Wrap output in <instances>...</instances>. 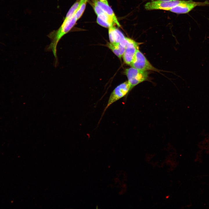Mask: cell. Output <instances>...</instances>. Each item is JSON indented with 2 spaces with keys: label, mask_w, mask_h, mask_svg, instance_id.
I'll return each mask as SVG.
<instances>
[{
  "label": "cell",
  "mask_w": 209,
  "mask_h": 209,
  "mask_svg": "<svg viewBox=\"0 0 209 209\" xmlns=\"http://www.w3.org/2000/svg\"><path fill=\"white\" fill-rule=\"evenodd\" d=\"M75 13L76 11L72 15L65 17L59 28L56 30H53L48 35L51 42L46 47V51L53 52L55 59L56 65L57 62V44L61 39L71 30L78 20Z\"/></svg>",
  "instance_id": "cell-1"
},
{
  "label": "cell",
  "mask_w": 209,
  "mask_h": 209,
  "mask_svg": "<svg viewBox=\"0 0 209 209\" xmlns=\"http://www.w3.org/2000/svg\"><path fill=\"white\" fill-rule=\"evenodd\" d=\"M125 73L128 78L130 91L140 83L147 80L148 78V73L131 67L126 69Z\"/></svg>",
  "instance_id": "cell-2"
},
{
  "label": "cell",
  "mask_w": 209,
  "mask_h": 209,
  "mask_svg": "<svg viewBox=\"0 0 209 209\" xmlns=\"http://www.w3.org/2000/svg\"><path fill=\"white\" fill-rule=\"evenodd\" d=\"M130 91V86L128 81L120 84L116 87L110 95L103 114L109 106L114 102L127 95Z\"/></svg>",
  "instance_id": "cell-3"
},
{
  "label": "cell",
  "mask_w": 209,
  "mask_h": 209,
  "mask_svg": "<svg viewBox=\"0 0 209 209\" xmlns=\"http://www.w3.org/2000/svg\"><path fill=\"white\" fill-rule=\"evenodd\" d=\"M209 6V1L195 2L192 0H183L180 4L170 9L169 11L177 14H185L189 12L194 8L199 6Z\"/></svg>",
  "instance_id": "cell-4"
},
{
  "label": "cell",
  "mask_w": 209,
  "mask_h": 209,
  "mask_svg": "<svg viewBox=\"0 0 209 209\" xmlns=\"http://www.w3.org/2000/svg\"><path fill=\"white\" fill-rule=\"evenodd\" d=\"M130 66L131 67L143 71H158V69L150 64L139 49L137 50L134 59Z\"/></svg>",
  "instance_id": "cell-5"
},
{
  "label": "cell",
  "mask_w": 209,
  "mask_h": 209,
  "mask_svg": "<svg viewBox=\"0 0 209 209\" xmlns=\"http://www.w3.org/2000/svg\"><path fill=\"white\" fill-rule=\"evenodd\" d=\"M139 43L127 37V43L122 57L124 62L130 65L134 58L137 50L139 49Z\"/></svg>",
  "instance_id": "cell-6"
},
{
  "label": "cell",
  "mask_w": 209,
  "mask_h": 209,
  "mask_svg": "<svg viewBox=\"0 0 209 209\" xmlns=\"http://www.w3.org/2000/svg\"><path fill=\"white\" fill-rule=\"evenodd\" d=\"M182 1L176 0L167 2L152 1L146 3L145 8L147 10H162L169 11L171 8L181 3Z\"/></svg>",
  "instance_id": "cell-7"
},
{
  "label": "cell",
  "mask_w": 209,
  "mask_h": 209,
  "mask_svg": "<svg viewBox=\"0 0 209 209\" xmlns=\"http://www.w3.org/2000/svg\"><path fill=\"white\" fill-rule=\"evenodd\" d=\"M93 1L105 12L112 19L115 24L119 27H120V25L114 13L109 5L104 3L98 0H94Z\"/></svg>",
  "instance_id": "cell-8"
},
{
  "label": "cell",
  "mask_w": 209,
  "mask_h": 209,
  "mask_svg": "<svg viewBox=\"0 0 209 209\" xmlns=\"http://www.w3.org/2000/svg\"><path fill=\"white\" fill-rule=\"evenodd\" d=\"M107 47L118 57L121 58L124 52L125 47L123 46L119 43H108Z\"/></svg>",
  "instance_id": "cell-9"
},
{
  "label": "cell",
  "mask_w": 209,
  "mask_h": 209,
  "mask_svg": "<svg viewBox=\"0 0 209 209\" xmlns=\"http://www.w3.org/2000/svg\"><path fill=\"white\" fill-rule=\"evenodd\" d=\"M88 0H79V5L75 13L76 16L78 20L83 15L86 8L87 3Z\"/></svg>",
  "instance_id": "cell-10"
},
{
  "label": "cell",
  "mask_w": 209,
  "mask_h": 209,
  "mask_svg": "<svg viewBox=\"0 0 209 209\" xmlns=\"http://www.w3.org/2000/svg\"><path fill=\"white\" fill-rule=\"evenodd\" d=\"M115 27L113 26H110L109 28L108 34L110 42L112 43H115Z\"/></svg>",
  "instance_id": "cell-11"
},
{
  "label": "cell",
  "mask_w": 209,
  "mask_h": 209,
  "mask_svg": "<svg viewBox=\"0 0 209 209\" xmlns=\"http://www.w3.org/2000/svg\"><path fill=\"white\" fill-rule=\"evenodd\" d=\"M96 21L98 24L104 27L109 28L110 26H112L107 22L101 19L98 16Z\"/></svg>",
  "instance_id": "cell-12"
},
{
  "label": "cell",
  "mask_w": 209,
  "mask_h": 209,
  "mask_svg": "<svg viewBox=\"0 0 209 209\" xmlns=\"http://www.w3.org/2000/svg\"><path fill=\"white\" fill-rule=\"evenodd\" d=\"M99 1L107 5H109L107 0H99Z\"/></svg>",
  "instance_id": "cell-13"
},
{
  "label": "cell",
  "mask_w": 209,
  "mask_h": 209,
  "mask_svg": "<svg viewBox=\"0 0 209 209\" xmlns=\"http://www.w3.org/2000/svg\"><path fill=\"white\" fill-rule=\"evenodd\" d=\"M175 0H151L152 1H163V2H167V1H175Z\"/></svg>",
  "instance_id": "cell-14"
}]
</instances>
